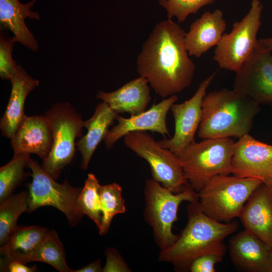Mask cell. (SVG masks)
<instances>
[{
	"label": "cell",
	"instance_id": "obj_7",
	"mask_svg": "<svg viewBox=\"0 0 272 272\" xmlns=\"http://www.w3.org/2000/svg\"><path fill=\"white\" fill-rule=\"evenodd\" d=\"M44 115L50 123L53 144L41 167L56 180L74 158L75 140L83 135L84 121L82 115L67 102L53 104Z\"/></svg>",
	"mask_w": 272,
	"mask_h": 272
},
{
	"label": "cell",
	"instance_id": "obj_16",
	"mask_svg": "<svg viewBox=\"0 0 272 272\" xmlns=\"http://www.w3.org/2000/svg\"><path fill=\"white\" fill-rule=\"evenodd\" d=\"M229 249L237 268L249 272H272L270 247L248 231L244 230L232 237Z\"/></svg>",
	"mask_w": 272,
	"mask_h": 272
},
{
	"label": "cell",
	"instance_id": "obj_23",
	"mask_svg": "<svg viewBox=\"0 0 272 272\" xmlns=\"http://www.w3.org/2000/svg\"><path fill=\"white\" fill-rule=\"evenodd\" d=\"M48 231L46 228L39 226H18L8 242L1 246V271H7L9 264L14 260L26 264L28 257Z\"/></svg>",
	"mask_w": 272,
	"mask_h": 272
},
{
	"label": "cell",
	"instance_id": "obj_31",
	"mask_svg": "<svg viewBox=\"0 0 272 272\" xmlns=\"http://www.w3.org/2000/svg\"><path fill=\"white\" fill-rule=\"evenodd\" d=\"M223 257L215 254L200 256L191 262L189 270L191 272H215L216 264L220 262Z\"/></svg>",
	"mask_w": 272,
	"mask_h": 272
},
{
	"label": "cell",
	"instance_id": "obj_3",
	"mask_svg": "<svg viewBox=\"0 0 272 272\" xmlns=\"http://www.w3.org/2000/svg\"><path fill=\"white\" fill-rule=\"evenodd\" d=\"M259 104L233 89H222L206 94L197 130L199 138H240L248 134Z\"/></svg>",
	"mask_w": 272,
	"mask_h": 272
},
{
	"label": "cell",
	"instance_id": "obj_17",
	"mask_svg": "<svg viewBox=\"0 0 272 272\" xmlns=\"http://www.w3.org/2000/svg\"><path fill=\"white\" fill-rule=\"evenodd\" d=\"M239 218L245 230L272 245V189L262 183L245 204Z\"/></svg>",
	"mask_w": 272,
	"mask_h": 272
},
{
	"label": "cell",
	"instance_id": "obj_32",
	"mask_svg": "<svg viewBox=\"0 0 272 272\" xmlns=\"http://www.w3.org/2000/svg\"><path fill=\"white\" fill-rule=\"evenodd\" d=\"M106 262L103 268V272L130 271L127 264L114 248H107L105 252Z\"/></svg>",
	"mask_w": 272,
	"mask_h": 272
},
{
	"label": "cell",
	"instance_id": "obj_25",
	"mask_svg": "<svg viewBox=\"0 0 272 272\" xmlns=\"http://www.w3.org/2000/svg\"><path fill=\"white\" fill-rule=\"evenodd\" d=\"M36 261L48 263L60 272L73 271L66 263L63 246L54 230H48L40 244L28 257L26 263Z\"/></svg>",
	"mask_w": 272,
	"mask_h": 272
},
{
	"label": "cell",
	"instance_id": "obj_26",
	"mask_svg": "<svg viewBox=\"0 0 272 272\" xmlns=\"http://www.w3.org/2000/svg\"><path fill=\"white\" fill-rule=\"evenodd\" d=\"M121 193L122 188L116 183L101 185L100 195L102 221L98 229L100 235H103L108 232L112 220L115 215L125 213V201Z\"/></svg>",
	"mask_w": 272,
	"mask_h": 272
},
{
	"label": "cell",
	"instance_id": "obj_12",
	"mask_svg": "<svg viewBox=\"0 0 272 272\" xmlns=\"http://www.w3.org/2000/svg\"><path fill=\"white\" fill-rule=\"evenodd\" d=\"M215 75L214 73L204 79L190 99L181 103H175L170 108L175 123L174 134L170 139L165 138L158 142L177 157L195 141L201 119L202 100Z\"/></svg>",
	"mask_w": 272,
	"mask_h": 272
},
{
	"label": "cell",
	"instance_id": "obj_11",
	"mask_svg": "<svg viewBox=\"0 0 272 272\" xmlns=\"http://www.w3.org/2000/svg\"><path fill=\"white\" fill-rule=\"evenodd\" d=\"M233 89L258 104H272V52L258 43L235 72Z\"/></svg>",
	"mask_w": 272,
	"mask_h": 272
},
{
	"label": "cell",
	"instance_id": "obj_8",
	"mask_svg": "<svg viewBox=\"0 0 272 272\" xmlns=\"http://www.w3.org/2000/svg\"><path fill=\"white\" fill-rule=\"evenodd\" d=\"M123 138L126 147L148 163L152 179L164 187L177 193L189 184L179 158L147 131L129 132Z\"/></svg>",
	"mask_w": 272,
	"mask_h": 272
},
{
	"label": "cell",
	"instance_id": "obj_27",
	"mask_svg": "<svg viewBox=\"0 0 272 272\" xmlns=\"http://www.w3.org/2000/svg\"><path fill=\"white\" fill-rule=\"evenodd\" d=\"M30 158V155L13 156L0 168V202L12 194L28 175H31L24 170Z\"/></svg>",
	"mask_w": 272,
	"mask_h": 272
},
{
	"label": "cell",
	"instance_id": "obj_6",
	"mask_svg": "<svg viewBox=\"0 0 272 272\" xmlns=\"http://www.w3.org/2000/svg\"><path fill=\"white\" fill-rule=\"evenodd\" d=\"M144 196L145 219L152 228L160 251L163 250L173 244L179 236L172 232V226L177 220L179 205L184 201L198 200V192L188 184L181 192L175 193L150 179L145 182Z\"/></svg>",
	"mask_w": 272,
	"mask_h": 272
},
{
	"label": "cell",
	"instance_id": "obj_10",
	"mask_svg": "<svg viewBox=\"0 0 272 272\" xmlns=\"http://www.w3.org/2000/svg\"><path fill=\"white\" fill-rule=\"evenodd\" d=\"M262 9L259 0H252L247 14L233 24L230 32L223 34L213 56L220 68L236 72L251 55L258 43Z\"/></svg>",
	"mask_w": 272,
	"mask_h": 272
},
{
	"label": "cell",
	"instance_id": "obj_14",
	"mask_svg": "<svg viewBox=\"0 0 272 272\" xmlns=\"http://www.w3.org/2000/svg\"><path fill=\"white\" fill-rule=\"evenodd\" d=\"M177 100L178 97L173 95L154 104L150 109L139 114L128 118L118 114L116 118L117 124L109 130L104 140L106 148H112L120 139L133 131H151L164 137L169 136L166 123L167 115L171 106Z\"/></svg>",
	"mask_w": 272,
	"mask_h": 272
},
{
	"label": "cell",
	"instance_id": "obj_24",
	"mask_svg": "<svg viewBox=\"0 0 272 272\" xmlns=\"http://www.w3.org/2000/svg\"><path fill=\"white\" fill-rule=\"evenodd\" d=\"M29 192L23 191L12 194L0 205V245H5L18 227L19 216L27 212L29 207Z\"/></svg>",
	"mask_w": 272,
	"mask_h": 272
},
{
	"label": "cell",
	"instance_id": "obj_5",
	"mask_svg": "<svg viewBox=\"0 0 272 272\" xmlns=\"http://www.w3.org/2000/svg\"><path fill=\"white\" fill-rule=\"evenodd\" d=\"M262 183L260 180L253 178L216 176L198 192L200 208L214 220L230 222L239 218L246 201Z\"/></svg>",
	"mask_w": 272,
	"mask_h": 272
},
{
	"label": "cell",
	"instance_id": "obj_33",
	"mask_svg": "<svg viewBox=\"0 0 272 272\" xmlns=\"http://www.w3.org/2000/svg\"><path fill=\"white\" fill-rule=\"evenodd\" d=\"M37 269L36 265L28 266L22 262L14 260L10 262L7 267V271L10 272H34Z\"/></svg>",
	"mask_w": 272,
	"mask_h": 272
},
{
	"label": "cell",
	"instance_id": "obj_30",
	"mask_svg": "<svg viewBox=\"0 0 272 272\" xmlns=\"http://www.w3.org/2000/svg\"><path fill=\"white\" fill-rule=\"evenodd\" d=\"M15 42H16L13 36L1 34L0 77L2 80H10L16 73L17 64L12 55Z\"/></svg>",
	"mask_w": 272,
	"mask_h": 272
},
{
	"label": "cell",
	"instance_id": "obj_4",
	"mask_svg": "<svg viewBox=\"0 0 272 272\" xmlns=\"http://www.w3.org/2000/svg\"><path fill=\"white\" fill-rule=\"evenodd\" d=\"M234 144L231 138L194 141L178 156L189 184L196 192L213 177L232 173Z\"/></svg>",
	"mask_w": 272,
	"mask_h": 272
},
{
	"label": "cell",
	"instance_id": "obj_1",
	"mask_svg": "<svg viewBox=\"0 0 272 272\" xmlns=\"http://www.w3.org/2000/svg\"><path fill=\"white\" fill-rule=\"evenodd\" d=\"M186 32L168 19L157 23L144 43L137 60L140 76L161 97L176 95L191 84L195 65L185 48Z\"/></svg>",
	"mask_w": 272,
	"mask_h": 272
},
{
	"label": "cell",
	"instance_id": "obj_21",
	"mask_svg": "<svg viewBox=\"0 0 272 272\" xmlns=\"http://www.w3.org/2000/svg\"><path fill=\"white\" fill-rule=\"evenodd\" d=\"M35 2V0H32L26 4H22L19 0H0L1 28L11 31L16 42L33 51L38 50V42L27 27L25 20L40 19L39 14L31 11Z\"/></svg>",
	"mask_w": 272,
	"mask_h": 272
},
{
	"label": "cell",
	"instance_id": "obj_28",
	"mask_svg": "<svg viewBox=\"0 0 272 272\" xmlns=\"http://www.w3.org/2000/svg\"><path fill=\"white\" fill-rule=\"evenodd\" d=\"M101 185L95 175L89 173L78 198V206L84 215H87L99 229L102 224L100 205Z\"/></svg>",
	"mask_w": 272,
	"mask_h": 272
},
{
	"label": "cell",
	"instance_id": "obj_2",
	"mask_svg": "<svg viewBox=\"0 0 272 272\" xmlns=\"http://www.w3.org/2000/svg\"><path fill=\"white\" fill-rule=\"evenodd\" d=\"M187 223L177 240L167 248L160 251L158 260L171 263L176 270H189L196 258L208 254L224 256V239L238 228L236 221L224 223L206 215L198 200L190 202L187 208Z\"/></svg>",
	"mask_w": 272,
	"mask_h": 272
},
{
	"label": "cell",
	"instance_id": "obj_18",
	"mask_svg": "<svg viewBox=\"0 0 272 272\" xmlns=\"http://www.w3.org/2000/svg\"><path fill=\"white\" fill-rule=\"evenodd\" d=\"M227 24L220 9L206 11L190 25L184 37L185 48L189 56L200 57L217 46L226 30Z\"/></svg>",
	"mask_w": 272,
	"mask_h": 272
},
{
	"label": "cell",
	"instance_id": "obj_29",
	"mask_svg": "<svg viewBox=\"0 0 272 272\" xmlns=\"http://www.w3.org/2000/svg\"><path fill=\"white\" fill-rule=\"evenodd\" d=\"M215 0H160L159 4L167 12L168 19L176 17L178 23L184 22L190 14H195L203 7Z\"/></svg>",
	"mask_w": 272,
	"mask_h": 272
},
{
	"label": "cell",
	"instance_id": "obj_9",
	"mask_svg": "<svg viewBox=\"0 0 272 272\" xmlns=\"http://www.w3.org/2000/svg\"><path fill=\"white\" fill-rule=\"evenodd\" d=\"M32 171V180L27 185L30 213L44 206L56 208L63 213L71 226H76L84 216L78 206L81 188L75 187L67 180L60 184L48 174L35 160L30 158L27 166Z\"/></svg>",
	"mask_w": 272,
	"mask_h": 272
},
{
	"label": "cell",
	"instance_id": "obj_34",
	"mask_svg": "<svg viewBox=\"0 0 272 272\" xmlns=\"http://www.w3.org/2000/svg\"><path fill=\"white\" fill-rule=\"evenodd\" d=\"M103 271V268L101 265V261L100 259L97 260L85 266L84 267L73 270V272H101Z\"/></svg>",
	"mask_w": 272,
	"mask_h": 272
},
{
	"label": "cell",
	"instance_id": "obj_19",
	"mask_svg": "<svg viewBox=\"0 0 272 272\" xmlns=\"http://www.w3.org/2000/svg\"><path fill=\"white\" fill-rule=\"evenodd\" d=\"M12 88L6 109L0 120L3 136L12 138L25 116L24 104L28 95L39 85V81L30 76L21 66L17 64L14 76L9 80Z\"/></svg>",
	"mask_w": 272,
	"mask_h": 272
},
{
	"label": "cell",
	"instance_id": "obj_22",
	"mask_svg": "<svg viewBox=\"0 0 272 272\" xmlns=\"http://www.w3.org/2000/svg\"><path fill=\"white\" fill-rule=\"evenodd\" d=\"M119 114L102 101L96 106L92 116L84 121L87 133L80 138L76 146L81 155V168L86 170L100 143L105 138L109 127Z\"/></svg>",
	"mask_w": 272,
	"mask_h": 272
},
{
	"label": "cell",
	"instance_id": "obj_15",
	"mask_svg": "<svg viewBox=\"0 0 272 272\" xmlns=\"http://www.w3.org/2000/svg\"><path fill=\"white\" fill-rule=\"evenodd\" d=\"M11 141L14 156L35 154L44 161L53 144L49 119L45 115H25Z\"/></svg>",
	"mask_w": 272,
	"mask_h": 272
},
{
	"label": "cell",
	"instance_id": "obj_35",
	"mask_svg": "<svg viewBox=\"0 0 272 272\" xmlns=\"http://www.w3.org/2000/svg\"><path fill=\"white\" fill-rule=\"evenodd\" d=\"M258 44L264 49L272 52V37L259 39Z\"/></svg>",
	"mask_w": 272,
	"mask_h": 272
},
{
	"label": "cell",
	"instance_id": "obj_36",
	"mask_svg": "<svg viewBox=\"0 0 272 272\" xmlns=\"http://www.w3.org/2000/svg\"><path fill=\"white\" fill-rule=\"evenodd\" d=\"M270 250L271 256V257H272V245H271V247H270Z\"/></svg>",
	"mask_w": 272,
	"mask_h": 272
},
{
	"label": "cell",
	"instance_id": "obj_20",
	"mask_svg": "<svg viewBox=\"0 0 272 272\" xmlns=\"http://www.w3.org/2000/svg\"><path fill=\"white\" fill-rule=\"evenodd\" d=\"M96 98L105 102L118 114L127 113L134 116L146 110L151 100L150 87L148 80L140 76L115 91H99Z\"/></svg>",
	"mask_w": 272,
	"mask_h": 272
},
{
	"label": "cell",
	"instance_id": "obj_13",
	"mask_svg": "<svg viewBox=\"0 0 272 272\" xmlns=\"http://www.w3.org/2000/svg\"><path fill=\"white\" fill-rule=\"evenodd\" d=\"M232 167L234 176L259 179L272 189V145L243 136L234 144Z\"/></svg>",
	"mask_w": 272,
	"mask_h": 272
}]
</instances>
